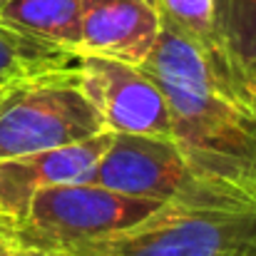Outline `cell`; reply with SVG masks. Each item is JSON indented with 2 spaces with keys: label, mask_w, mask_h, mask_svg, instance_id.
<instances>
[{
  "label": "cell",
  "mask_w": 256,
  "mask_h": 256,
  "mask_svg": "<svg viewBox=\"0 0 256 256\" xmlns=\"http://www.w3.org/2000/svg\"><path fill=\"white\" fill-rule=\"evenodd\" d=\"M75 70L107 132L172 140L167 97L142 68L100 55H78Z\"/></svg>",
  "instance_id": "8992f818"
},
{
  "label": "cell",
  "mask_w": 256,
  "mask_h": 256,
  "mask_svg": "<svg viewBox=\"0 0 256 256\" xmlns=\"http://www.w3.org/2000/svg\"><path fill=\"white\" fill-rule=\"evenodd\" d=\"M214 10L232 94L256 110V0H214Z\"/></svg>",
  "instance_id": "9c48e42d"
},
{
  "label": "cell",
  "mask_w": 256,
  "mask_h": 256,
  "mask_svg": "<svg viewBox=\"0 0 256 256\" xmlns=\"http://www.w3.org/2000/svg\"><path fill=\"white\" fill-rule=\"evenodd\" d=\"M0 92H2V87H0Z\"/></svg>",
  "instance_id": "2e32d148"
},
{
  "label": "cell",
  "mask_w": 256,
  "mask_h": 256,
  "mask_svg": "<svg viewBox=\"0 0 256 256\" xmlns=\"http://www.w3.org/2000/svg\"><path fill=\"white\" fill-rule=\"evenodd\" d=\"M140 68L167 97L172 140L189 170L256 204V110L224 97L204 52L164 20Z\"/></svg>",
  "instance_id": "6da1fadb"
},
{
  "label": "cell",
  "mask_w": 256,
  "mask_h": 256,
  "mask_svg": "<svg viewBox=\"0 0 256 256\" xmlns=\"http://www.w3.org/2000/svg\"><path fill=\"white\" fill-rule=\"evenodd\" d=\"M0 2H2V0H0Z\"/></svg>",
  "instance_id": "e0dca14e"
},
{
  "label": "cell",
  "mask_w": 256,
  "mask_h": 256,
  "mask_svg": "<svg viewBox=\"0 0 256 256\" xmlns=\"http://www.w3.org/2000/svg\"><path fill=\"white\" fill-rule=\"evenodd\" d=\"M75 52H68L45 40L22 35L0 22V87L18 82L30 75L60 70L75 62Z\"/></svg>",
  "instance_id": "7c38bea8"
},
{
  "label": "cell",
  "mask_w": 256,
  "mask_h": 256,
  "mask_svg": "<svg viewBox=\"0 0 256 256\" xmlns=\"http://www.w3.org/2000/svg\"><path fill=\"white\" fill-rule=\"evenodd\" d=\"M25 256H65L60 254V252H40V249H28V254Z\"/></svg>",
  "instance_id": "9a60e30c"
},
{
  "label": "cell",
  "mask_w": 256,
  "mask_h": 256,
  "mask_svg": "<svg viewBox=\"0 0 256 256\" xmlns=\"http://www.w3.org/2000/svg\"><path fill=\"white\" fill-rule=\"evenodd\" d=\"M102 132L107 130L80 87L75 62L0 92V160L78 144Z\"/></svg>",
  "instance_id": "7a4b0ae2"
},
{
  "label": "cell",
  "mask_w": 256,
  "mask_h": 256,
  "mask_svg": "<svg viewBox=\"0 0 256 256\" xmlns=\"http://www.w3.org/2000/svg\"><path fill=\"white\" fill-rule=\"evenodd\" d=\"M25 254H28V249L20 246L15 239H5V242H0V256H25Z\"/></svg>",
  "instance_id": "4fadbf2b"
},
{
  "label": "cell",
  "mask_w": 256,
  "mask_h": 256,
  "mask_svg": "<svg viewBox=\"0 0 256 256\" xmlns=\"http://www.w3.org/2000/svg\"><path fill=\"white\" fill-rule=\"evenodd\" d=\"M65 256H256V209L164 204L144 222L62 249Z\"/></svg>",
  "instance_id": "3957f363"
},
{
  "label": "cell",
  "mask_w": 256,
  "mask_h": 256,
  "mask_svg": "<svg viewBox=\"0 0 256 256\" xmlns=\"http://www.w3.org/2000/svg\"><path fill=\"white\" fill-rule=\"evenodd\" d=\"M162 206L164 202L130 196L92 182L45 186L32 196L22 222L12 229V239L25 249L62 252L130 229Z\"/></svg>",
  "instance_id": "5b68a950"
},
{
  "label": "cell",
  "mask_w": 256,
  "mask_h": 256,
  "mask_svg": "<svg viewBox=\"0 0 256 256\" xmlns=\"http://www.w3.org/2000/svg\"><path fill=\"white\" fill-rule=\"evenodd\" d=\"M90 182L130 196L194 209H256V204L222 184L196 176L174 140L167 137L112 132Z\"/></svg>",
  "instance_id": "277c9868"
},
{
  "label": "cell",
  "mask_w": 256,
  "mask_h": 256,
  "mask_svg": "<svg viewBox=\"0 0 256 256\" xmlns=\"http://www.w3.org/2000/svg\"><path fill=\"white\" fill-rule=\"evenodd\" d=\"M160 35L154 0H80V52L142 65Z\"/></svg>",
  "instance_id": "ba28073f"
},
{
  "label": "cell",
  "mask_w": 256,
  "mask_h": 256,
  "mask_svg": "<svg viewBox=\"0 0 256 256\" xmlns=\"http://www.w3.org/2000/svg\"><path fill=\"white\" fill-rule=\"evenodd\" d=\"M0 22L68 52H80V0H2Z\"/></svg>",
  "instance_id": "30bf717a"
},
{
  "label": "cell",
  "mask_w": 256,
  "mask_h": 256,
  "mask_svg": "<svg viewBox=\"0 0 256 256\" xmlns=\"http://www.w3.org/2000/svg\"><path fill=\"white\" fill-rule=\"evenodd\" d=\"M5 239H12V224L5 216H0V242H5Z\"/></svg>",
  "instance_id": "5bb4252c"
},
{
  "label": "cell",
  "mask_w": 256,
  "mask_h": 256,
  "mask_svg": "<svg viewBox=\"0 0 256 256\" xmlns=\"http://www.w3.org/2000/svg\"><path fill=\"white\" fill-rule=\"evenodd\" d=\"M160 20L174 25L179 32H184L209 60L214 82L224 97H232L226 65L222 58L219 48V35H216V10L214 0H154Z\"/></svg>",
  "instance_id": "8fae6325"
},
{
  "label": "cell",
  "mask_w": 256,
  "mask_h": 256,
  "mask_svg": "<svg viewBox=\"0 0 256 256\" xmlns=\"http://www.w3.org/2000/svg\"><path fill=\"white\" fill-rule=\"evenodd\" d=\"M110 140L112 132H102L78 144L0 160V216L15 229L40 189L90 182Z\"/></svg>",
  "instance_id": "52a82bcc"
}]
</instances>
